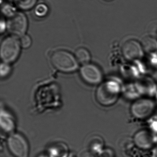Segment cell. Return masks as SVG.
<instances>
[{
    "label": "cell",
    "mask_w": 157,
    "mask_h": 157,
    "mask_svg": "<svg viewBox=\"0 0 157 157\" xmlns=\"http://www.w3.org/2000/svg\"><path fill=\"white\" fill-rule=\"evenodd\" d=\"M123 82L119 78L111 77L101 83L97 89L96 98L98 102L104 106H110L115 103L122 93Z\"/></svg>",
    "instance_id": "cell-1"
},
{
    "label": "cell",
    "mask_w": 157,
    "mask_h": 157,
    "mask_svg": "<svg viewBox=\"0 0 157 157\" xmlns=\"http://www.w3.org/2000/svg\"><path fill=\"white\" fill-rule=\"evenodd\" d=\"M51 64L59 71L69 73L78 68V62L71 53L65 50L54 51L50 57Z\"/></svg>",
    "instance_id": "cell-2"
},
{
    "label": "cell",
    "mask_w": 157,
    "mask_h": 157,
    "mask_svg": "<svg viewBox=\"0 0 157 157\" xmlns=\"http://www.w3.org/2000/svg\"><path fill=\"white\" fill-rule=\"evenodd\" d=\"M21 47L17 36L12 35L4 38L0 47V55L3 62L10 64L16 61L20 56Z\"/></svg>",
    "instance_id": "cell-3"
},
{
    "label": "cell",
    "mask_w": 157,
    "mask_h": 157,
    "mask_svg": "<svg viewBox=\"0 0 157 157\" xmlns=\"http://www.w3.org/2000/svg\"><path fill=\"white\" fill-rule=\"evenodd\" d=\"M155 102L149 98H139L130 108L132 115L138 119H146L151 115L155 109Z\"/></svg>",
    "instance_id": "cell-4"
},
{
    "label": "cell",
    "mask_w": 157,
    "mask_h": 157,
    "mask_svg": "<svg viewBox=\"0 0 157 157\" xmlns=\"http://www.w3.org/2000/svg\"><path fill=\"white\" fill-rule=\"evenodd\" d=\"M8 146L10 151L14 157H28L29 147L28 142L21 134L12 135L8 139Z\"/></svg>",
    "instance_id": "cell-5"
},
{
    "label": "cell",
    "mask_w": 157,
    "mask_h": 157,
    "mask_svg": "<svg viewBox=\"0 0 157 157\" xmlns=\"http://www.w3.org/2000/svg\"><path fill=\"white\" fill-rule=\"evenodd\" d=\"M7 24L8 31L12 35L21 37L27 31L28 20L24 13L18 12L10 18Z\"/></svg>",
    "instance_id": "cell-6"
},
{
    "label": "cell",
    "mask_w": 157,
    "mask_h": 157,
    "mask_svg": "<svg viewBox=\"0 0 157 157\" xmlns=\"http://www.w3.org/2000/svg\"><path fill=\"white\" fill-rule=\"evenodd\" d=\"M81 76L82 79L91 85H96L101 83L103 79L101 71L97 66L92 64H85L82 67Z\"/></svg>",
    "instance_id": "cell-7"
},
{
    "label": "cell",
    "mask_w": 157,
    "mask_h": 157,
    "mask_svg": "<svg viewBox=\"0 0 157 157\" xmlns=\"http://www.w3.org/2000/svg\"><path fill=\"white\" fill-rule=\"evenodd\" d=\"M144 51L142 45L135 40L127 41L122 47L123 56L129 61H136L141 59L144 55Z\"/></svg>",
    "instance_id": "cell-8"
},
{
    "label": "cell",
    "mask_w": 157,
    "mask_h": 157,
    "mask_svg": "<svg viewBox=\"0 0 157 157\" xmlns=\"http://www.w3.org/2000/svg\"><path fill=\"white\" fill-rule=\"evenodd\" d=\"M135 145L142 149H149L156 143L155 134L150 130L142 129L136 133L134 136Z\"/></svg>",
    "instance_id": "cell-9"
},
{
    "label": "cell",
    "mask_w": 157,
    "mask_h": 157,
    "mask_svg": "<svg viewBox=\"0 0 157 157\" xmlns=\"http://www.w3.org/2000/svg\"><path fill=\"white\" fill-rule=\"evenodd\" d=\"M136 83L142 95L155 96L157 92V86L152 79L149 77H140Z\"/></svg>",
    "instance_id": "cell-10"
},
{
    "label": "cell",
    "mask_w": 157,
    "mask_h": 157,
    "mask_svg": "<svg viewBox=\"0 0 157 157\" xmlns=\"http://www.w3.org/2000/svg\"><path fill=\"white\" fill-rule=\"evenodd\" d=\"M122 93L127 99L135 101L139 99L142 95L136 82H130L124 85Z\"/></svg>",
    "instance_id": "cell-11"
},
{
    "label": "cell",
    "mask_w": 157,
    "mask_h": 157,
    "mask_svg": "<svg viewBox=\"0 0 157 157\" xmlns=\"http://www.w3.org/2000/svg\"><path fill=\"white\" fill-rule=\"evenodd\" d=\"M1 124L3 130L6 132L12 131L15 127L14 119L12 116L6 112L2 110L1 113Z\"/></svg>",
    "instance_id": "cell-12"
},
{
    "label": "cell",
    "mask_w": 157,
    "mask_h": 157,
    "mask_svg": "<svg viewBox=\"0 0 157 157\" xmlns=\"http://www.w3.org/2000/svg\"><path fill=\"white\" fill-rule=\"evenodd\" d=\"M75 57L79 63L85 65L89 63L91 59L89 51L84 48H79L75 51Z\"/></svg>",
    "instance_id": "cell-13"
},
{
    "label": "cell",
    "mask_w": 157,
    "mask_h": 157,
    "mask_svg": "<svg viewBox=\"0 0 157 157\" xmlns=\"http://www.w3.org/2000/svg\"><path fill=\"white\" fill-rule=\"evenodd\" d=\"M144 51L149 53H154L157 51V41L154 38L151 37H147L143 40L142 44Z\"/></svg>",
    "instance_id": "cell-14"
},
{
    "label": "cell",
    "mask_w": 157,
    "mask_h": 157,
    "mask_svg": "<svg viewBox=\"0 0 157 157\" xmlns=\"http://www.w3.org/2000/svg\"><path fill=\"white\" fill-rule=\"evenodd\" d=\"M13 1L20 10H28L35 6L37 0H13Z\"/></svg>",
    "instance_id": "cell-15"
},
{
    "label": "cell",
    "mask_w": 157,
    "mask_h": 157,
    "mask_svg": "<svg viewBox=\"0 0 157 157\" xmlns=\"http://www.w3.org/2000/svg\"><path fill=\"white\" fill-rule=\"evenodd\" d=\"M90 146L93 152H101L102 151L104 142L103 140L99 136H94L90 141ZM95 153V152H94Z\"/></svg>",
    "instance_id": "cell-16"
},
{
    "label": "cell",
    "mask_w": 157,
    "mask_h": 157,
    "mask_svg": "<svg viewBox=\"0 0 157 157\" xmlns=\"http://www.w3.org/2000/svg\"><path fill=\"white\" fill-rule=\"evenodd\" d=\"M48 12V7L46 4L44 3L38 4L35 8L34 13L37 17H45L47 15Z\"/></svg>",
    "instance_id": "cell-17"
},
{
    "label": "cell",
    "mask_w": 157,
    "mask_h": 157,
    "mask_svg": "<svg viewBox=\"0 0 157 157\" xmlns=\"http://www.w3.org/2000/svg\"><path fill=\"white\" fill-rule=\"evenodd\" d=\"M20 43L21 47L26 49L29 48L32 45V39L30 36L25 34L21 37Z\"/></svg>",
    "instance_id": "cell-18"
},
{
    "label": "cell",
    "mask_w": 157,
    "mask_h": 157,
    "mask_svg": "<svg viewBox=\"0 0 157 157\" xmlns=\"http://www.w3.org/2000/svg\"><path fill=\"white\" fill-rule=\"evenodd\" d=\"M0 69H1V76L2 78L7 77L11 72L10 66L9 64L5 62L2 63L0 67Z\"/></svg>",
    "instance_id": "cell-19"
},
{
    "label": "cell",
    "mask_w": 157,
    "mask_h": 157,
    "mask_svg": "<svg viewBox=\"0 0 157 157\" xmlns=\"http://www.w3.org/2000/svg\"><path fill=\"white\" fill-rule=\"evenodd\" d=\"M2 10L4 15L10 17L14 15L16 13L15 11H16L15 8L13 6L9 4L3 6Z\"/></svg>",
    "instance_id": "cell-20"
},
{
    "label": "cell",
    "mask_w": 157,
    "mask_h": 157,
    "mask_svg": "<svg viewBox=\"0 0 157 157\" xmlns=\"http://www.w3.org/2000/svg\"><path fill=\"white\" fill-rule=\"evenodd\" d=\"M149 130L154 134H157V117H152L148 122Z\"/></svg>",
    "instance_id": "cell-21"
},
{
    "label": "cell",
    "mask_w": 157,
    "mask_h": 157,
    "mask_svg": "<svg viewBox=\"0 0 157 157\" xmlns=\"http://www.w3.org/2000/svg\"><path fill=\"white\" fill-rule=\"evenodd\" d=\"M154 56H151L149 59V62L151 65L154 68H157V56L153 53Z\"/></svg>",
    "instance_id": "cell-22"
},
{
    "label": "cell",
    "mask_w": 157,
    "mask_h": 157,
    "mask_svg": "<svg viewBox=\"0 0 157 157\" xmlns=\"http://www.w3.org/2000/svg\"><path fill=\"white\" fill-rule=\"evenodd\" d=\"M80 157H97L95 153L91 151H86L81 154Z\"/></svg>",
    "instance_id": "cell-23"
},
{
    "label": "cell",
    "mask_w": 157,
    "mask_h": 157,
    "mask_svg": "<svg viewBox=\"0 0 157 157\" xmlns=\"http://www.w3.org/2000/svg\"><path fill=\"white\" fill-rule=\"evenodd\" d=\"M6 28H7V24H6L5 21L3 20H2L1 21V33H2L3 32L6 30Z\"/></svg>",
    "instance_id": "cell-24"
},
{
    "label": "cell",
    "mask_w": 157,
    "mask_h": 157,
    "mask_svg": "<svg viewBox=\"0 0 157 157\" xmlns=\"http://www.w3.org/2000/svg\"><path fill=\"white\" fill-rule=\"evenodd\" d=\"M151 157H157V147L154 148L151 152Z\"/></svg>",
    "instance_id": "cell-25"
},
{
    "label": "cell",
    "mask_w": 157,
    "mask_h": 157,
    "mask_svg": "<svg viewBox=\"0 0 157 157\" xmlns=\"http://www.w3.org/2000/svg\"><path fill=\"white\" fill-rule=\"evenodd\" d=\"M155 103H156V104L157 105V92L156 93V94H155Z\"/></svg>",
    "instance_id": "cell-26"
},
{
    "label": "cell",
    "mask_w": 157,
    "mask_h": 157,
    "mask_svg": "<svg viewBox=\"0 0 157 157\" xmlns=\"http://www.w3.org/2000/svg\"><path fill=\"white\" fill-rule=\"evenodd\" d=\"M104 1H107V2H110V1H113V0H104Z\"/></svg>",
    "instance_id": "cell-27"
},
{
    "label": "cell",
    "mask_w": 157,
    "mask_h": 157,
    "mask_svg": "<svg viewBox=\"0 0 157 157\" xmlns=\"http://www.w3.org/2000/svg\"><path fill=\"white\" fill-rule=\"evenodd\" d=\"M156 141H157V134H156Z\"/></svg>",
    "instance_id": "cell-28"
}]
</instances>
